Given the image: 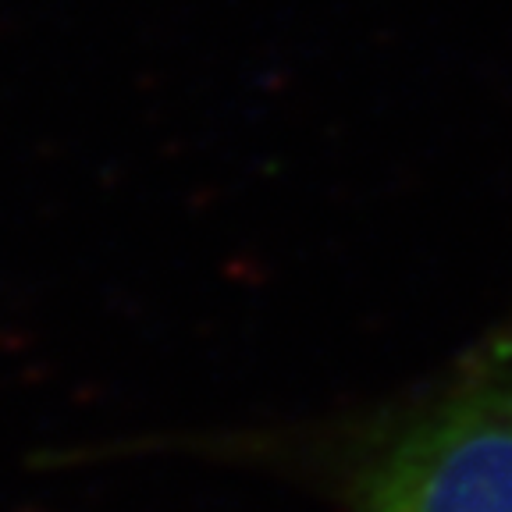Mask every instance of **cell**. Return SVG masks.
<instances>
[{
	"instance_id": "cell-1",
	"label": "cell",
	"mask_w": 512,
	"mask_h": 512,
	"mask_svg": "<svg viewBox=\"0 0 512 512\" xmlns=\"http://www.w3.org/2000/svg\"><path fill=\"white\" fill-rule=\"evenodd\" d=\"M189 452L306 488L338 512H512V303L399 395L200 431Z\"/></svg>"
}]
</instances>
